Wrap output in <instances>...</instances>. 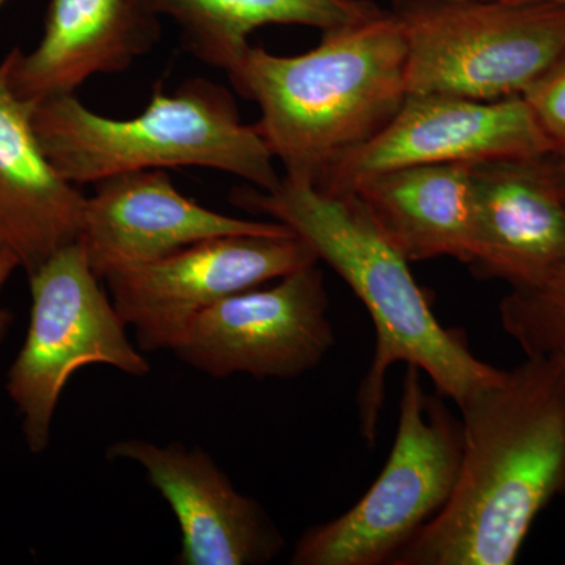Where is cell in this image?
I'll use <instances>...</instances> for the list:
<instances>
[{
    "mask_svg": "<svg viewBox=\"0 0 565 565\" xmlns=\"http://www.w3.org/2000/svg\"><path fill=\"white\" fill-rule=\"evenodd\" d=\"M181 29L185 51L212 68L230 73L264 25H305L321 32L381 13L373 0H134Z\"/></svg>",
    "mask_w": 565,
    "mask_h": 565,
    "instance_id": "cell-17",
    "label": "cell"
},
{
    "mask_svg": "<svg viewBox=\"0 0 565 565\" xmlns=\"http://www.w3.org/2000/svg\"><path fill=\"white\" fill-rule=\"evenodd\" d=\"M315 263L313 248L297 234H234L188 245L104 281L140 351H173L212 305Z\"/></svg>",
    "mask_w": 565,
    "mask_h": 565,
    "instance_id": "cell-8",
    "label": "cell"
},
{
    "mask_svg": "<svg viewBox=\"0 0 565 565\" xmlns=\"http://www.w3.org/2000/svg\"><path fill=\"white\" fill-rule=\"evenodd\" d=\"M334 345L330 299L319 263L269 288L233 294L193 319L173 349L182 362L215 379L300 377Z\"/></svg>",
    "mask_w": 565,
    "mask_h": 565,
    "instance_id": "cell-9",
    "label": "cell"
},
{
    "mask_svg": "<svg viewBox=\"0 0 565 565\" xmlns=\"http://www.w3.org/2000/svg\"><path fill=\"white\" fill-rule=\"evenodd\" d=\"M109 459L139 463L172 508L181 530L180 565H259L275 559L285 539L263 505L237 492L202 448L118 441Z\"/></svg>",
    "mask_w": 565,
    "mask_h": 565,
    "instance_id": "cell-11",
    "label": "cell"
},
{
    "mask_svg": "<svg viewBox=\"0 0 565 565\" xmlns=\"http://www.w3.org/2000/svg\"><path fill=\"white\" fill-rule=\"evenodd\" d=\"M473 167L437 163L390 170L352 193L408 263L448 256L471 266L478 237Z\"/></svg>",
    "mask_w": 565,
    "mask_h": 565,
    "instance_id": "cell-16",
    "label": "cell"
},
{
    "mask_svg": "<svg viewBox=\"0 0 565 565\" xmlns=\"http://www.w3.org/2000/svg\"><path fill=\"white\" fill-rule=\"evenodd\" d=\"M159 36V18L134 0H51L39 46L11 50V88L31 103L76 95L95 74L131 68Z\"/></svg>",
    "mask_w": 565,
    "mask_h": 565,
    "instance_id": "cell-15",
    "label": "cell"
},
{
    "mask_svg": "<svg viewBox=\"0 0 565 565\" xmlns=\"http://www.w3.org/2000/svg\"><path fill=\"white\" fill-rule=\"evenodd\" d=\"M553 161H555V170L557 174V180H559L561 188H563V191L565 193V154L559 156L555 154V158H553Z\"/></svg>",
    "mask_w": 565,
    "mask_h": 565,
    "instance_id": "cell-21",
    "label": "cell"
},
{
    "mask_svg": "<svg viewBox=\"0 0 565 565\" xmlns=\"http://www.w3.org/2000/svg\"><path fill=\"white\" fill-rule=\"evenodd\" d=\"M20 269L17 258L10 253L0 252V292H2L3 286L7 285L11 274L14 270ZM14 316L7 308L0 307V344L6 340L9 334L10 327L13 326Z\"/></svg>",
    "mask_w": 565,
    "mask_h": 565,
    "instance_id": "cell-20",
    "label": "cell"
},
{
    "mask_svg": "<svg viewBox=\"0 0 565 565\" xmlns=\"http://www.w3.org/2000/svg\"><path fill=\"white\" fill-rule=\"evenodd\" d=\"M102 281L79 241L29 275L31 322L6 390L33 455L50 446L63 390L82 367L106 364L134 377L151 373Z\"/></svg>",
    "mask_w": 565,
    "mask_h": 565,
    "instance_id": "cell-7",
    "label": "cell"
},
{
    "mask_svg": "<svg viewBox=\"0 0 565 565\" xmlns=\"http://www.w3.org/2000/svg\"><path fill=\"white\" fill-rule=\"evenodd\" d=\"M535 2H555L563 3V6H565V0H535Z\"/></svg>",
    "mask_w": 565,
    "mask_h": 565,
    "instance_id": "cell-23",
    "label": "cell"
},
{
    "mask_svg": "<svg viewBox=\"0 0 565 565\" xmlns=\"http://www.w3.org/2000/svg\"><path fill=\"white\" fill-rule=\"evenodd\" d=\"M556 154L522 95L494 102L407 95L377 136L323 170L315 188L351 195L375 174L437 163H482Z\"/></svg>",
    "mask_w": 565,
    "mask_h": 565,
    "instance_id": "cell-10",
    "label": "cell"
},
{
    "mask_svg": "<svg viewBox=\"0 0 565 565\" xmlns=\"http://www.w3.org/2000/svg\"><path fill=\"white\" fill-rule=\"evenodd\" d=\"M13 52L0 62V252L31 275L62 248L77 243L85 200L41 148L33 110L10 84Z\"/></svg>",
    "mask_w": 565,
    "mask_h": 565,
    "instance_id": "cell-14",
    "label": "cell"
},
{
    "mask_svg": "<svg viewBox=\"0 0 565 565\" xmlns=\"http://www.w3.org/2000/svg\"><path fill=\"white\" fill-rule=\"evenodd\" d=\"M236 203L288 226L348 282L370 313L375 349L359 392L360 429L370 448L377 438L386 374L394 364L418 367L457 407L500 377L503 370L479 360L463 333L445 329L435 318L407 259L353 193L327 195L311 182L282 177L273 191L236 193Z\"/></svg>",
    "mask_w": 565,
    "mask_h": 565,
    "instance_id": "cell-2",
    "label": "cell"
},
{
    "mask_svg": "<svg viewBox=\"0 0 565 565\" xmlns=\"http://www.w3.org/2000/svg\"><path fill=\"white\" fill-rule=\"evenodd\" d=\"M463 451L440 514L392 565H511L535 519L565 494V370L526 355L459 405Z\"/></svg>",
    "mask_w": 565,
    "mask_h": 565,
    "instance_id": "cell-1",
    "label": "cell"
},
{
    "mask_svg": "<svg viewBox=\"0 0 565 565\" xmlns=\"http://www.w3.org/2000/svg\"><path fill=\"white\" fill-rule=\"evenodd\" d=\"M408 95L494 102L526 88L565 51V6L535 0H393Z\"/></svg>",
    "mask_w": 565,
    "mask_h": 565,
    "instance_id": "cell-5",
    "label": "cell"
},
{
    "mask_svg": "<svg viewBox=\"0 0 565 565\" xmlns=\"http://www.w3.org/2000/svg\"><path fill=\"white\" fill-rule=\"evenodd\" d=\"M33 128L52 166L71 184H95L145 170H218L273 191L281 178L255 125L241 120L232 93L206 79L173 93L156 85L148 106L131 118L96 114L76 95L35 103Z\"/></svg>",
    "mask_w": 565,
    "mask_h": 565,
    "instance_id": "cell-4",
    "label": "cell"
},
{
    "mask_svg": "<svg viewBox=\"0 0 565 565\" xmlns=\"http://www.w3.org/2000/svg\"><path fill=\"white\" fill-rule=\"evenodd\" d=\"M93 185L79 244L103 281L212 237L292 233L277 221H247L207 210L182 195L166 170L117 174Z\"/></svg>",
    "mask_w": 565,
    "mask_h": 565,
    "instance_id": "cell-12",
    "label": "cell"
},
{
    "mask_svg": "<svg viewBox=\"0 0 565 565\" xmlns=\"http://www.w3.org/2000/svg\"><path fill=\"white\" fill-rule=\"evenodd\" d=\"M462 451V419L444 396L426 392L418 367L405 366L396 438L384 470L343 515L305 531L291 564L392 565L448 503Z\"/></svg>",
    "mask_w": 565,
    "mask_h": 565,
    "instance_id": "cell-6",
    "label": "cell"
},
{
    "mask_svg": "<svg viewBox=\"0 0 565 565\" xmlns=\"http://www.w3.org/2000/svg\"><path fill=\"white\" fill-rule=\"evenodd\" d=\"M509 337L526 355H542L565 343V263L535 288H511L500 305Z\"/></svg>",
    "mask_w": 565,
    "mask_h": 565,
    "instance_id": "cell-18",
    "label": "cell"
},
{
    "mask_svg": "<svg viewBox=\"0 0 565 565\" xmlns=\"http://www.w3.org/2000/svg\"><path fill=\"white\" fill-rule=\"evenodd\" d=\"M523 98L533 110L556 154H565V51L526 88Z\"/></svg>",
    "mask_w": 565,
    "mask_h": 565,
    "instance_id": "cell-19",
    "label": "cell"
},
{
    "mask_svg": "<svg viewBox=\"0 0 565 565\" xmlns=\"http://www.w3.org/2000/svg\"><path fill=\"white\" fill-rule=\"evenodd\" d=\"M542 355L559 356L561 362H563L564 370H565V343L556 344L555 348L550 349L548 352L542 353Z\"/></svg>",
    "mask_w": 565,
    "mask_h": 565,
    "instance_id": "cell-22",
    "label": "cell"
},
{
    "mask_svg": "<svg viewBox=\"0 0 565 565\" xmlns=\"http://www.w3.org/2000/svg\"><path fill=\"white\" fill-rule=\"evenodd\" d=\"M3 2H6V0H0V6H2Z\"/></svg>",
    "mask_w": 565,
    "mask_h": 565,
    "instance_id": "cell-24",
    "label": "cell"
},
{
    "mask_svg": "<svg viewBox=\"0 0 565 565\" xmlns=\"http://www.w3.org/2000/svg\"><path fill=\"white\" fill-rule=\"evenodd\" d=\"M228 74L259 109L255 128L285 177L315 184L377 136L407 98V44L392 11L322 32L313 50L248 47Z\"/></svg>",
    "mask_w": 565,
    "mask_h": 565,
    "instance_id": "cell-3",
    "label": "cell"
},
{
    "mask_svg": "<svg viewBox=\"0 0 565 565\" xmlns=\"http://www.w3.org/2000/svg\"><path fill=\"white\" fill-rule=\"evenodd\" d=\"M555 154L475 163L478 237L471 267L535 288L565 263V193Z\"/></svg>",
    "mask_w": 565,
    "mask_h": 565,
    "instance_id": "cell-13",
    "label": "cell"
}]
</instances>
